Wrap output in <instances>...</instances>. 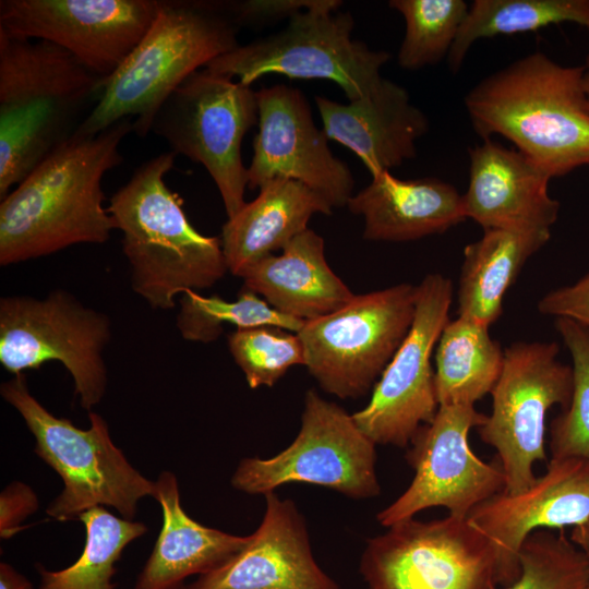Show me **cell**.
I'll use <instances>...</instances> for the list:
<instances>
[{"label": "cell", "instance_id": "cell-42", "mask_svg": "<svg viewBox=\"0 0 589 589\" xmlns=\"http://www.w3.org/2000/svg\"><path fill=\"white\" fill-rule=\"evenodd\" d=\"M585 589H589V580H588V582H587V586H586V588H585Z\"/></svg>", "mask_w": 589, "mask_h": 589}, {"label": "cell", "instance_id": "cell-27", "mask_svg": "<svg viewBox=\"0 0 589 589\" xmlns=\"http://www.w3.org/2000/svg\"><path fill=\"white\" fill-rule=\"evenodd\" d=\"M489 327L465 316L445 325L435 351L438 406H474L493 389L503 369L504 350Z\"/></svg>", "mask_w": 589, "mask_h": 589}, {"label": "cell", "instance_id": "cell-35", "mask_svg": "<svg viewBox=\"0 0 589 589\" xmlns=\"http://www.w3.org/2000/svg\"><path fill=\"white\" fill-rule=\"evenodd\" d=\"M325 0H240L223 1V4L240 25H265L287 17L288 20L303 10L322 5Z\"/></svg>", "mask_w": 589, "mask_h": 589}, {"label": "cell", "instance_id": "cell-12", "mask_svg": "<svg viewBox=\"0 0 589 589\" xmlns=\"http://www.w3.org/2000/svg\"><path fill=\"white\" fill-rule=\"evenodd\" d=\"M558 352L554 341H517L504 349L503 369L490 393L492 411L478 430L497 452L506 493L521 492L536 481L534 464L546 459V414L570 402L573 368L557 359Z\"/></svg>", "mask_w": 589, "mask_h": 589}, {"label": "cell", "instance_id": "cell-32", "mask_svg": "<svg viewBox=\"0 0 589 589\" xmlns=\"http://www.w3.org/2000/svg\"><path fill=\"white\" fill-rule=\"evenodd\" d=\"M554 325L572 357L574 388L568 407L550 424L551 458L589 462V327L567 317H555Z\"/></svg>", "mask_w": 589, "mask_h": 589}, {"label": "cell", "instance_id": "cell-31", "mask_svg": "<svg viewBox=\"0 0 589 589\" xmlns=\"http://www.w3.org/2000/svg\"><path fill=\"white\" fill-rule=\"evenodd\" d=\"M406 24L397 61L406 70H419L447 57L466 19L464 0H390Z\"/></svg>", "mask_w": 589, "mask_h": 589}, {"label": "cell", "instance_id": "cell-36", "mask_svg": "<svg viewBox=\"0 0 589 589\" xmlns=\"http://www.w3.org/2000/svg\"><path fill=\"white\" fill-rule=\"evenodd\" d=\"M541 314L567 317L589 327V272L576 283L549 291L538 302Z\"/></svg>", "mask_w": 589, "mask_h": 589}, {"label": "cell", "instance_id": "cell-17", "mask_svg": "<svg viewBox=\"0 0 589 589\" xmlns=\"http://www.w3.org/2000/svg\"><path fill=\"white\" fill-rule=\"evenodd\" d=\"M259 131L248 167V188L260 189L275 178L299 181L321 194L332 207L347 206L354 180L346 163L335 157L328 137L314 122L303 93L278 84L256 92Z\"/></svg>", "mask_w": 589, "mask_h": 589}, {"label": "cell", "instance_id": "cell-2", "mask_svg": "<svg viewBox=\"0 0 589 589\" xmlns=\"http://www.w3.org/2000/svg\"><path fill=\"white\" fill-rule=\"evenodd\" d=\"M585 65L533 52L485 76L465 96L474 131L509 140L551 179L589 166Z\"/></svg>", "mask_w": 589, "mask_h": 589}, {"label": "cell", "instance_id": "cell-18", "mask_svg": "<svg viewBox=\"0 0 589 589\" xmlns=\"http://www.w3.org/2000/svg\"><path fill=\"white\" fill-rule=\"evenodd\" d=\"M469 522L492 544L496 585L519 576V552L540 529L576 527L589 519V462L579 458L550 459L545 472L521 492L496 493L477 505Z\"/></svg>", "mask_w": 589, "mask_h": 589}, {"label": "cell", "instance_id": "cell-28", "mask_svg": "<svg viewBox=\"0 0 589 589\" xmlns=\"http://www.w3.org/2000/svg\"><path fill=\"white\" fill-rule=\"evenodd\" d=\"M572 22L589 29V0H474L447 56L453 72L479 39Z\"/></svg>", "mask_w": 589, "mask_h": 589}, {"label": "cell", "instance_id": "cell-34", "mask_svg": "<svg viewBox=\"0 0 589 589\" xmlns=\"http://www.w3.org/2000/svg\"><path fill=\"white\" fill-rule=\"evenodd\" d=\"M228 349L251 388L273 386L294 365H304V350L297 333L275 326L236 329Z\"/></svg>", "mask_w": 589, "mask_h": 589}, {"label": "cell", "instance_id": "cell-19", "mask_svg": "<svg viewBox=\"0 0 589 589\" xmlns=\"http://www.w3.org/2000/svg\"><path fill=\"white\" fill-rule=\"evenodd\" d=\"M247 545L185 589H339L316 563L306 524L296 504L275 492Z\"/></svg>", "mask_w": 589, "mask_h": 589}, {"label": "cell", "instance_id": "cell-14", "mask_svg": "<svg viewBox=\"0 0 589 589\" xmlns=\"http://www.w3.org/2000/svg\"><path fill=\"white\" fill-rule=\"evenodd\" d=\"M486 416L472 405L438 406L433 420L420 426L406 460L414 477L406 491L377 513L383 527L414 517L430 507L467 518L479 504L505 488L498 460L485 462L472 452L468 436Z\"/></svg>", "mask_w": 589, "mask_h": 589}, {"label": "cell", "instance_id": "cell-16", "mask_svg": "<svg viewBox=\"0 0 589 589\" xmlns=\"http://www.w3.org/2000/svg\"><path fill=\"white\" fill-rule=\"evenodd\" d=\"M159 0H1L0 27L52 43L108 79L152 25Z\"/></svg>", "mask_w": 589, "mask_h": 589}, {"label": "cell", "instance_id": "cell-5", "mask_svg": "<svg viewBox=\"0 0 589 589\" xmlns=\"http://www.w3.org/2000/svg\"><path fill=\"white\" fill-rule=\"evenodd\" d=\"M175 158L170 151L143 163L107 207L122 232L133 290L159 310L173 309L177 296L211 288L228 272L220 238L197 231L165 182Z\"/></svg>", "mask_w": 589, "mask_h": 589}, {"label": "cell", "instance_id": "cell-41", "mask_svg": "<svg viewBox=\"0 0 589 589\" xmlns=\"http://www.w3.org/2000/svg\"><path fill=\"white\" fill-rule=\"evenodd\" d=\"M585 67L586 69H589V55L586 57Z\"/></svg>", "mask_w": 589, "mask_h": 589}, {"label": "cell", "instance_id": "cell-6", "mask_svg": "<svg viewBox=\"0 0 589 589\" xmlns=\"http://www.w3.org/2000/svg\"><path fill=\"white\" fill-rule=\"evenodd\" d=\"M0 393L33 433L35 453L63 481V490L46 509L48 516L67 521L93 507L111 506L132 520L139 501L153 496L155 481L128 461L101 416L89 411L87 430L53 416L29 393L24 373L2 383Z\"/></svg>", "mask_w": 589, "mask_h": 589}, {"label": "cell", "instance_id": "cell-21", "mask_svg": "<svg viewBox=\"0 0 589 589\" xmlns=\"http://www.w3.org/2000/svg\"><path fill=\"white\" fill-rule=\"evenodd\" d=\"M323 130L352 151L372 176L416 156V142L429 130L424 112L399 84L384 79L363 97L340 104L316 96Z\"/></svg>", "mask_w": 589, "mask_h": 589}, {"label": "cell", "instance_id": "cell-8", "mask_svg": "<svg viewBox=\"0 0 589 589\" xmlns=\"http://www.w3.org/2000/svg\"><path fill=\"white\" fill-rule=\"evenodd\" d=\"M259 122L256 92L204 68L191 74L158 110L152 131L176 155L203 165L215 182L227 217L245 204V133Z\"/></svg>", "mask_w": 589, "mask_h": 589}, {"label": "cell", "instance_id": "cell-25", "mask_svg": "<svg viewBox=\"0 0 589 589\" xmlns=\"http://www.w3.org/2000/svg\"><path fill=\"white\" fill-rule=\"evenodd\" d=\"M259 191L221 228L220 242L228 272L238 277L305 231L312 216L333 213L332 205L321 194L296 180L275 178Z\"/></svg>", "mask_w": 589, "mask_h": 589}, {"label": "cell", "instance_id": "cell-1", "mask_svg": "<svg viewBox=\"0 0 589 589\" xmlns=\"http://www.w3.org/2000/svg\"><path fill=\"white\" fill-rule=\"evenodd\" d=\"M132 131V119H123L94 136L72 135L1 200V266L110 238L101 182L121 164L119 147Z\"/></svg>", "mask_w": 589, "mask_h": 589}, {"label": "cell", "instance_id": "cell-20", "mask_svg": "<svg viewBox=\"0 0 589 589\" xmlns=\"http://www.w3.org/2000/svg\"><path fill=\"white\" fill-rule=\"evenodd\" d=\"M469 161V184L462 194L467 218L483 230H551L560 202L550 196L551 178L540 167L492 139L470 148Z\"/></svg>", "mask_w": 589, "mask_h": 589}, {"label": "cell", "instance_id": "cell-26", "mask_svg": "<svg viewBox=\"0 0 589 589\" xmlns=\"http://www.w3.org/2000/svg\"><path fill=\"white\" fill-rule=\"evenodd\" d=\"M551 238V230L495 228L466 245L457 291L458 316L493 324L525 263Z\"/></svg>", "mask_w": 589, "mask_h": 589}, {"label": "cell", "instance_id": "cell-40", "mask_svg": "<svg viewBox=\"0 0 589 589\" xmlns=\"http://www.w3.org/2000/svg\"><path fill=\"white\" fill-rule=\"evenodd\" d=\"M584 89L589 104V69L586 70L584 75Z\"/></svg>", "mask_w": 589, "mask_h": 589}, {"label": "cell", "instance_id": "cell-38", "mask_svg": "<svg viewBox=\"0 0 589 589\" xmlns=\"http://www.w3.org/2000/svg\"><path fill=\"white\" fill-rule=\"evenodd\" d=\"M0 589H33L32 584L8 563L0 564Z\"/></svg>", "mask_w": 589, "mask_h": 589}, {"label": "cell", "instance_id": "cell-29", "mask_svg": "<svg viewBox=\"0 0 589 589\" xmlns=\"http://www.w3.org/2000/svg\"><path fill=\"white\" fill-rule=\"evenodd\" d=\"M79 519L86 530L82 554L72 565L57 572L37 565L38 589H113L116 562L129 543L147 531L143 522L117 517L103 506L86 510Z\"/></svg>", "mask_w": 589, "mask_h": 589}, {"label": "cell", "instance_id": "cell-15", "mask_svg": "<svg viewBox=\"0 0 589 589\" xmlns=\"http://www.w3.org/2000/svg\"><path fill=\"white\" fill-rule=\"evenodd\" d=\"M452 281L428 274L416 286V310L405 340L376 382L369 404L352 414L375 444L406 447L438 410L432 352L448 323Z\"/></svg>", "mask_w": 589, "mask_h": 589}, {"label": "cell", "instance_id": "cell-23", "mask_svg": "<svg viewBox=\"0 0 589 589\" xmlns=\"http://www.w3.org/2000/svg\"><path fill=\"white\" fill-rule=\"evenodd\" d=\"M240 277L244 289L261 296L278 312L303 322L328 315L354 297L327 264L324 239L310 228L294 237L280 254L262 259Z\"/></svg>", "mask_w": 589, "mask_h": 589}, {"label": "cell", "instance_id": "cell-9", "mask_svg": "<svg viewBox=\"0 0 589 589\" xmlns=\"http://www.w3.org/2000/svg\"><path fill=\"white\" fill-rule=\"evenodd\" d=\"M414 310L411 284L354 294L345 306L305 322L297 333L304 365L324 392L341 399L364 396L408 335Z\"/></svg>", "mask_w": 589, "mask_h": 589}, {"label": "cell", "instance_id": "cell-7", "mask_svg": "<svg viewBox=\"0 0 589 589\" xmlns=\"http://www.w3.org/2000/svg\"><path fill=\"white\" fill-rule=\"evenodd\" d=\"M339 0L292 15L285 28L214 59L206 68L251 86L257 79L280 74L290 79H324L338 84L348 100L373 91L390 55L372 50L351 37L354 20L339 12Z\"/></svg>", "mask_w": 589, "mask_h": 589}, {"label": "cell", "instance_id": "cell-22", "mask_svg": "<svg viewBox=\"0 0 589 589\" xmlns=\"http://www.w3.org/2000/svg\"><path fill=\"white\" fill-rule=\"evenodd\" d=\"M364 220L369 241L405 242L443 233L467 219L462 194L438 178L399 179L390 171L371 182L347 204Z\"/></svg>", "mask_w": 589, "mask_h": 589}, {"label": "cell", "instance_id": "cell-37", "mask_svg": "<svg viewBox=\"0 0 589 589\" xmlns=\"http://www.w3.org/2000/svg\"><path fill=\"white\" fill-rule=\"evenodd\" d=\"M38 508V498L32 488L14 481L0 495V534L10 539L21 531L26 517Z\"/></svg>", "mask_w": 589, "mask_h": 589}, {"label": "cell", "instance_id": "cell-11", "mask_svg": "<svg viewBox=\"0 0 589 589\" xmlns=\"http://www.w3.org/2000/svg\"><path fill=\"white\" fill-rule=\"evenodd\" d=\"M375 465V444L352 414L312 388L305 393L294 441L271 458L240 460L230 482L248 494L265 495L283 484L303 482L362 500L381 492Z\"/></svg>", "mask_w": 589, "mask_h": 589}, {"label": "cell", "instance_id": "cell-4", "mask_svg": "<svg viewBox=\"0 0 589 589\" xmlns=\"http://www.w3.org/2000/svg\"><path fill=\"white\" fill-rule=\"evenodd\" d=\"M103 80L61 47L0 27V199L69 140Z\"/></svg>", "mask_w": 589, "mask_h": 589}, {"label": "cell", "instance_id": "cell-30", "mask_svg": "<svg viewBox=\"0 0 589 589\" xmlns=\"http://www.w3.org/2000/svg\"><path fill=\"white\" fill-rule=\"evenodd\" d=\"M179 305L177 328L189 341H214L223 334L225 325H233L237 329L275 326L298 333L305 323L278 312L248 289L235 301L187 290L181 294Z\"/></svg>", "mask_w": 589, "mask_h": 589}, {"label": "cell", "instance_id": "cell-24", "mask_svg": "<svg viewBox=\"0 0 589 589\" xmlns=\"http://www.w3.org/2000/svg\"><path fill=\"white\" fill-rule=\"evenodd\" d=\"M153 497L163 509V527L134 589H185L192 575L207 574L240 552L250 536L240 537L201 525L182 508L176 476L163 471Z\"/></svg>", "mask_w": 589, "mask_h": 589}, {"label": "cell", "instance_id": "cell-3", "mask_svg": "<svg viewBox=\"0 0 589 589\" xmlns=\"http://www.w3.org/2000/svg\"><path fill=\"white\" fill-rule=\"evenodd\" d=\"M223 1L159 0L148 31L101 84L73 135L94 136L123 119L145 137L166 99L194 72L239 46Z\"/></svg>", "mask_w": 589, "mask_h": 589}, {"label": "cell", "instance_id": "cell-39", "mask_svg": "<svg viewBox=\"0 0 589 589\" xmlns=\"http://www.w3.org/2000/svg\"><path fill=\"white\" fill-rule=\"evenodd\" d=\"M569 539L589 556V519L579 526L573 527Z\"/></svg>", "mask_w": 589, "mask_h": 589}, {"label": "cell", "instance_id": "cell-10", "mask_svg": "<svg viewBox=\"0 0 589 589\" xmlns=\"http://www.w3.org/2000/svg\"><path fill=\"white\" fill-rule=\"evenodd\" d=\"M111 339L109 317L64 290L45 298L0 299V363L14 375L60 362L71 374L74 396L91 411L107 388L104 350Z\"/></svg>", "mask_w": 589, "mask_h": 589}, {"label": "cell", "instance_id": "cell-33", "mask_svg": "<svg viewBox=\"0 0 589 589\" xmlns=\"http://www.w3.org/2000/svg\"><path fill=\"white\" fill-rule=\"evenodd\" d=\"M563 531L532 532L520 548L518 578L494 589H585L589 580V556Z\"/></svg>", "mask_w": 589, "mask_h": 589}, {"label": "cell", "instance_id": "cell-13", "mask_svg": "<svg viewBox=\"0 0 589 589\" xmlns=\"http://www.w3.org/2000/svg\"><path fill=\"white\" fill-rule=\"evenodd\" d=\"M366 589H494L495 552L467 518L399 521L369 539L360 558Z\"/></svg>", "mask_w": 589, "mask_h": 589}]
</instances>
